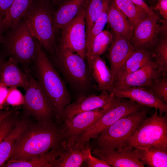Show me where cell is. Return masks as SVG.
Instances as JSON below:
<instances>
[{"label": "cell", "mask_w": 167, "mask_h": 167, "mask_svg": "<svg viewBox=\"0 0 167 167\" xmlns=\"http://www.w3.org/2000/svg\"><path fill=\"white\" fill-rule=\"evenodd\" d=\"M63 139V124L58 126L53 120L30 122L15 142L7 161L43 155L58 146Z\"/></svg>", "instance_id": "1"}, {"label": "cell", "mask_w": 167, "mask_h": 167, "mask_svg": "<svg viewBox=\"0 0 167 167\" xmlns=\"http://www.w3.org/2000/svg\"><path fill=\"white\" fill-rule=\"evenodd\" d=\"M36 54L34 61L37 81L49 100L58 122L63 121L66 107L71 97L60 76L51 62L38 41L34 37Z\"/></svg>", "instance_id": "2"}, {"label": "cell", "mask_w": 167, "mask_h": 167, "mask_svg": "<svg viewBox=\"0 0 167 167\" xmlns=\"http://www.w3.org/2000/svg\"><path fill=\"white\" fill-rule=\"evenodd\" d=\"M50 2L34 0L22 18L43 49L52 52L56 48V41Z\"/></svg>", "instance_id": "3"}, {"label": "cell", "mask_w": 167, "mask_h": 167, "mask_svg": "<svg viewBox=\"0 0 167 167\" xmlns=\"http://www.w3.org/2000/svg\"><path fill=\"white\" fill-rule=\"evenodd\" d=\"M148 108L145 106L126 115L104 129L97 138V147L109 150L121 149L129 138L147 118Z\"/></svg>", "instance_id": "4"}, {"label": "cell", "mask_w": 167, "mask_h": 167, "mask_svg": "<svg viewBox=\"0 0 167 167\" xmlns=\"http://www.w3.org/2000/svg\"><path fill=\"white\" fill-rule=\"evenodd\" d=\"M134 149L150 147L167 149V117L158 111L147 118L129 138L123 147ZM123 148V147H122Z\"/></svg>", "instance_id": "5"}, {"label": "cell", "mask_w": 167, "mask_h": 167, "mask_svg": "<svg viewBox=\"0 0 167 167\" xmlns=\"http://www.w3.org/2000/svg\"><path fill=\"white\" fill-rule=\"evenodd\" d=\"M6 51L17 63L26 65L34 61L36 46L34 37L23 20L11 31L2 43Z\"/></svg>", "instance_id": "6"}, {"label": "cell", "mask_w": 167, "mask_h": 167, "mask_svg": "<svg viewBox=\"0 0 167 167\" xmlns=\"http://www.w3.org/2000/svg\"><path fill=\"white\" fill-rule=\"evenodd\" d=\"M59 66L63 75L74 86L84 88L92 78L84 59L76 53L59 45L57 49Z\"/></svg>", "instance_id": "7"}, {"label": "cell", "mask_w": 167, "mask_h": 167, "mask_svg": "<svg viewBox=\"0 0 167 167\" xmlns=\"http://www.w3.org/2000/svg\"><path fill=\"white\" fill-rule=\"evenodd\" d=\"M23 104L24 117L39 122L53 120L55 114L50 103L37 80L30 77Z\"/></svg>", "instance_id": "8"}, {"label": "cell", "mask_w": 167, "mask_h": 167, "mask_svg": "<svg viewBox=\"0 0 167 167\" xmlns=\"http://www.w3.org/2000/svg\"><path fill=\"white\" fill-rule=\"evenodd\" d=\"M145 107L130 99L121 98L117 104L103 115L80 136L78 138L79 143L84 145L89 142L91 139L97 138L104 129L122 117Z\"/></svg>", "instance_id": "9"}, {"label": "cell", "mask_w": 167, "mask_h": 167, "mask_svg": "<svg viewBox=\"0 0 167 167\" xmlns=\"http://www.w3.org/2000/svg\"><path fill=\"white\" fill-rule=\"evenodd\" d=\"M167 22L156 14L141 20L134 28L130 41L135 49L151 51L160 36L167 33Z\"/></svg>", "instance_id": "10"}, {"label": "cell", "mask_w": 167, "mask_h": 167, "mask_svg": "<svg viewBox=\"0 0 167 167\" xmlns=\"http://www.w3.org/2000/svg\"><path fill=\"white\" fill-rule=\"evenodd\" d=\"M85 7V6L61 29V37L59 45L76 53L84 60L87 54Z\"/></svg>", "instance_id": "11"}, {"label": "cell", "mask_w": 167, "mask_h": 167, "mask_svg": "<svg viewBox=\"0 0 167 167\" xmlns=\"http://www.w3.org/2000/svg\"><path fill=\"white\" fill-rule=\"evenodd\" d=\"M121 99L105 90L102 91L99 95L81 96L66 107L63 121H69L75 115L83 112L108 107L120 101Z\"/></svg>", "instance_id": "12"}, {"label": "cell", "mask_w": 167, "mask_h": 167, "mask_svg": "<svg viewBox=\"0 0 167 167\" xmlns=\"http://www.w3.org/2000/svg\"><path fill=\"white\" fill-rule=\"evenodd\" d=\"M120 101L105 108H100L79 113L64 122V139L79 138L104 113Z\"/></svg>", "instance_id": "13"}, {"label": "cell", "mask_w": 167, "mask_h": 167, "mask_svg": "<svg viewBox=\"0 0 167 167\" xmlns=\"http://www.w3.org/2000/svg\"><path fill=\"white\" fill-rule=\"evenodd\" d=\"M115 96L132 100L143 105L154 108L161 116L167 112V104L158 99L152 93L143 87H133L117 89L111 86L107 91Z\"/></svg>", "instance_id": "14"}, {"label": "cell", "mask_w": 167, "mask_h": 167, "mask_svg": "<svg viewBox=\"0 0 167 167\" xmlns=\"http://www.w3.org/2000/svg\"><path fill=\"white\" fill-rule=\"evenodd\" d=\"M85 144H81L78 138L63 139L59 144L58 154L54 161L53 167L81 166L85 160L83 152Z\"/></svg>", "instance_id": "15"}, {"label": "cell", "mask_w": 167, "mask_h": 167, "mask_svg": "<svg viewBox=\"0 0 167 167\" xmlns=\"http://www.w3.org/2000/svg\"><path fill=\"white\" fill-rule=\"evenodd\" d=\"M92 153L111 167H144L137 157L135 149L131 148L124 147L120 149L109 150L96 147L92 149Z\"/></svg>", "instance_id": "16"}, {"label": "cell", "mask_w": 167, "mask_h": 167, "mask_svg": "<svg viewBox=\"0 0 167 167\" xmlns=\"http://www.w3.org/2000/svg\"><path fill=\"white\" fill-rule=\"evenodd\" d=\"M161 74L156 63L152 61L128 75L122 80L113 83L112 87L117 89L143 87L149 84Z\"/></svg>", "instance_id": "17"}, {"label": "cell", "mask_w": 167, "mask_h": 167, "mask_svg": "<svg viewBox=\"0 0 167 167\" xmlns=\"http://www.w3.org/2000/svg\"><path fill=\"white\" fill-rule=\"evenodd\" d=\"M114 36L108 54L113 83L119 69L135 49L130 41L125 37L120 35Z\"/></svg>", "instance_id": "18"}, {"label": "cell", "mask_w": 167, "mask_h": 167, "mask_svg": "<svg viewBox=\"0 0 167 167\" xmlns=\"http://www.w3.org/2000/svg\"><path fill=\"white\" fill-rule=\"evenodd\" d=\"M30 77L19 68L18 63L10 57L0 70V83L7 87H20L26 89Z\"/></svg>", "instance_id": "19"}, {"label": "cell", "mask_w": 167, "mask_h": 167, "mask_svg": "<svg viewBox=\"0 0 167 167\" xmlns=\"http://www.w3.org/2000/svg\"><path fill=\"white\" fill-rule=\"evenodd\" d=\"M87 0H64L53 12V26L55 32L61 30L74 19L84 7Z\"/></svg>", "instance_id": "20"}, {"label": "cell", "mask_w": 167, "mask_h": 167, "mask_svg": "<svg viewBox=\"0 0 167 167\" xmlns=\"http://www.w3.org/2000/svg\"><path fill=\"white\" fill-rule=\"evenodd\" d=\"M107 23L114 35L123 36L131 41L134 28L129 19L116 6L114 0H110Z\"/></svg>", "instance_id": "21"}, {"label": "cell", "mask_w": 167, "mask_h": 167, "mask_svg": "<svg viewBox=\"0 0 167 167\" xmlns=\"http://www.w3.org/2000/svg\"><path fill=\"white\" fill-rule=\"evenodd\" d=\"M91 77L96 83V88L99 91H107L112 86L111 71L100 56L87 59Z\"/></svg>", "instance_id": "22"}, {"label": "cell", "mask_w": 167, "mask_h": 167, "mask_svg": "<svg viewBox=\"0 0 167 167\" xmlns=\"http://www.w3.org/2000/svg\"><path fill=\"white\" fill-rule=\"evenodd\" d=\"M153 58L150 50L135 49L119 69L113 83L122 80L128 75L153 61Z\"/></svg>", "instance_id": "23"}, {"label": "cell", "mask_w": 167, "mask_h": 167, "mask_svg": "<svg viewBox=\"0 0 167 167\" xmlns=\"http://www.w3.org/2000/svg\"><path fill=\"white\" fill-rule=\"evenodd\" d=\"M28 117L19 119L13 129L0 144V167L7 161L13 145L30 122Z\"/></svg>", "instance_id": "24"}, {"label": "cell", "mask_w": 167, "mask_h": 167, "mask_svg": "<svg viewBox=\"0 0 167 167\" xmlns=\"http://www.w3.org/2000/svg\"><path fill=\"white\" fill-rule=\"evenodd\" d=\"M135 152L137 158L144 165L167 167V149L154 147L135 149Z\"/></svg>", "instance_id": "25"}, {"label": "cell", "mask_w": 167, "mask_h": 167, "mask_svg": "<svg viewBox=\"0 0 167 167\" xmlns=\"http://www.w3.org/2000/svg\"><path fill=\"white\" fill-rule=\"evenodd\" d=\"M59 145L43 155L27 160L8 161L2 166L6 167H53L54 161L58 154Z\"/></svg>", "instance_id": "26"}, {"label": "cell", "mask_w": 167, "mask_h": 167, "mask_svg": "<svg viewBox=\"0 0 167 167\" xmlns=\"http://www.w3.org/2000/svg\"><path fill=\"white\" fill-rule=\"evenodd\" d=\"M33 0H14L2 21L4 31L12 29L19 23Z\"/></svg>", "instance_id": "27"}, {"label": "cell", "mask_w": 167, "mask_h": 167, "mask_svg": "<svg viewBox=\"0 0 167 167\" xmlns=\"http://www.w3.org/2000/svg\"><path fill=\"white\" fill-rule=\"evenodd\" d=\"M118 8L131 24L133 28L142 19L151 15L135 5L131 0H114Z\"/></svg>", "instance_id": "28"}, {"label": "cell", "mask_w": 167, "mask_h": 167, "mask_svg": "<svg viewBox=\"0 0 167 167\" xmlns=\"http://www.w3.org/2000/svg\"><path fill=\"white\" fill-rule=\"evenodd\" d=\"M151 51L159 71L162 75L167 76V33L162 34L160 36Z\"/></svg>", "instance_id": "29"}, {"label": "cell", "mask_w": 167, "mask_h": 167, "mask_svg": "<svg viewBox=\"0 0 167 167\" xmlns=\"http://www.w3.org/2000/svg\"><path fill=\"white\" fill-rule=\"evenodd\" d=\"M114 38L113 33L108 30H103L95 37L87 59L100 56L109 48Z\"/></svg>", "instance_id": "30"}, {"label": "cell", "mask_w": 167, "mask_h": 167, "mask_svg": "<svg viewBox=\"0 0 167 167\" xmlns=\"http://www.w3.org/2000/svg\"><path fill=\"white\" fill-rule=\"evenodd\" d=\"M103 0H87L85 7V19L87 39L92 28L102 12Z\"/></svg>", "instance_id": "31"}, {"label": "cell", "mask_w": 167, "mask_h": 167, "mask_svg": "<svg viewBox=\"0 0 167 167\" xmlns=\"http://www.w3.org/2000/svg\"><path fill=\"white\" fill-rule=\"evenodd\" d=\"M110 0H103V9L100 15L94 24L87 39V56L91 50L93 40L101 31L107 23L108 10Z\"/></svg>", "instance_id": "32"}, {"label": "cell", "mask_w": 167, "mask_h": 167, "mask_svg": "<svg viewBox=\"0 0 167 167\" xmlns=\"http://www.w3.org/2000/svg\"><path fill=\"white\" fill-rule=\"evenodd\" d=\"M143 87L150 92L159 100L167 104V76L161 74L149 84Z\"/></svg>", "instance_id": "33"}, {"label": "cell", "mask_w": 167, "mask_h": 167, "mask_svg": "<svg viewBox=\"0 0 167 167\" xmlns=\"http://www.w3.org/2000/svg\"><path fill=\"white\" fill-rule=\"evenodd\" d=\"M19 119L14 111L0 121V144L12 130Z\"/></svg>", "instance_id": "34"}, {"label": "cell", "mask_w": 167, "mask_h": 167, "mask_svg": "<svg viewBox=\"0 0 167 167\" xmlns=\"http://www.w3.org/2000/svg\"><path fill=\"white\" fill-rule=\"evenodd\" d=\"M92 149L89 142H86L83 148L85 157V163L88 167H110L109 165L103 160L97 158L92 155Z\"/></svg>", "instance_id": "35"}, {"label": "cell", "mask_w": 167, "mask_h": 167, "mask_svg": "<svg viewBox=\"0 0 167 167\" xmlns=\"http://www.w3.org/2000/svg\"><path fill=\"white\" fill-rule=\"evenodd\" d=\"M16 88L11 87L9 89L6 101L9 104L14 106L23 105L24 101V96Z\"/></svg>", "instance_id": "36"}, {"label": "cell", "mask_w": 167, "mask_h": 167, "mask_svg": "<svg viewBox=\"0 0 167 167\" xmlns=\"http://www.w3.org/2000/svg\"><path fill=\"white\" fill-rule=\"evenodd\" d=\"M154 9L158 10L164 19L167 20V0H156Z\"/></svg>", "instance_id": "37"}, {"label": "cell", "mask_w": 167, "mask_h": 167, "mask_svg": "<svg viewBox=\"0 0 167 167\" xmlns=\"http://www.w3.org/2000/svg\"><path fill=\"white\" fill-rule=\"evenodd\" d=\"M14 0H0V15L3 18L6 16Z\"/></svg>", "instance_id": "38"}, {"label": "cell", "mask_w": 167, "mask_h": 167, "mask_svg": "<svg viewBox=\"0 0 167 167\" xmlns=\"http://www.w3.org/2000/svg\"><path fill=\"white\" fill-rule=\"evenodd\" d=\"M135 5L149 15L155 14L151 8L149 7L144 0H131Z\"/></svg>", "instance_id": "39"}, {"label": "cell", "mask_w": 167, "mask_h": 167, "mask_svg": "<svg viewBox=\"0 0 167 167\" xmlns=\"http://www.w3.org/2000/svg\"><path fill=\"white\" fill-rule=\"evenodd\" d=\"M7 87L0 83V109L3 105L6 102L7 97L9 88Z\"/></svg>", "instance_id": "40"}, {"label": "cell", "mask_w": 167, "mask_h": 167, "mask_svg": "<svg viewBox=\"0 0 167 167\" xmlns=\"http://www.w3.org/2000/svg\"><path fill=\"white\" fill-rule=\"evenodd\" d=\"M14 111L12 110L2 111L0 109V121L3 118L12 113Z\"/></svg>", "instance_id": "41"}, {"label": "cell", "mask_w": 167, "mask_h": 167, "mask_svg": "<svg viewBox=\"0 0 167 167\" xmlns=\"http://www.w3.org/2000/svg\"><path fill=\"white\" fill-rule=\"evenodd\" d=\"M3 19V18L0 15V43H2L3 38V36L2 35L4 32L2 25Z\"/></svg>", "instance_id": "42"}, {"label": "cell", "mask_w": 167, "mask_h": 167, "mask_svg": "<svg viewBox=\"0 0 167 167\" xmlns=\"http://www.w3.org/2000/svg\"><path fill=\"white\" fill-rule=\"evenodd\" d=\"M49 1L52 2L55 4H59L60 3L64 0H47Z\"/></svg>", "instance_id": "43"}, {"label": "cell", "mask_w": 167, "mask_h": 167, "mask_svg": "<svg viewBox=\"0 0 167 167\" xmlns=\"http://www.w3.org/2000/svg\"><path fill=\"white\" fill-rule=\"evenodd\" d=\"M4 63V62H3L2 59L0 57V70L1 69V67H2Z\"/></svg>", "instance_id": "44"}, {"label": "cell", "mask_w": 167, "mask_h": 167, "mask_svg": "<svg viewBox=\"0 0 167 167\" xmlns=\"http://www.w3.org/2000/svg\"><path fill=\"white\" fill-rule=\"evenodd\" d=\"M150 3L152 4H153L154 3H156V0H148Z\"/></svg>", "instance_id": "45"}]
</instances>
